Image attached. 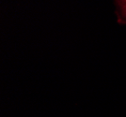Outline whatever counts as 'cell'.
Masks as SVG:
<instances>
[{
	"mask_svg": "<svg viewBox=\"0 0 126 117\" xmlns=\"http://www.w3.org/2000/svg\"><path fill=\"white\" fill-rule=\"evenodd\" d=\"M119 6H120V9H121L122 15L126 18V0H120Z\"/></svg>",
	"mask_w": 126,
	"mask_h": 117,
	"instance_id": "cell-1",
	"label": "cell"
}]
</instances>
